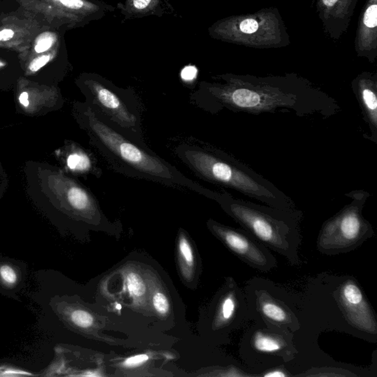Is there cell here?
I'll return each instance as SVG.
<instances>
[{
	"instance_id": "8992f818",
	"label": "cell",
	"mask_w": 377,
	"mask_h": 377,
	"mask_svg": "<svg viewBox=\"0 0 377 377\" xmlns=\"http://www.w3.org/2000/svg\"><path fill=\"white\" fill-rule=\"evenodd\" d=\"M250 321L295 334L300 327V294L262 277L245 287Z\"/></svg>"
},
{
	"instance_id": "83f0119b",
	"label": "cell",
	"mask_w": 377,
	"mask_h": 377,
	"mask_svg": "<svg viewBox=\"0 0 377 377\" xmlns=\"http://www.w3.org/2000/svg\"><path fill=\"white\" fill-rule=\"evenodd\" d=\"M337 2H338V0H323V3L327 7H332V6H335Z\"/></svg>"
},
{
	"instance_id": "277c9868",
	"label": "cell",
	"mask_w": 377,
	"mask_h": 377,
	"mask_svg": "<svg viewBox=\"0 0 377 377\" xmlns=\"http://www.w3.org/2000/svg\"><path fill=\"white\" fill-rule=\"evenodd\" d=\"M214 201L265 247L284 257L292 266L301 265V211L262 206L235 198L225 191L218 192Z\"/></svg>"
},
{
	"instance_id": "7c38bea8",
	"label": "cell",
	"mask_w": 377,
	"mask_h": 377,
	"mask_svg": "<svg viewBox=\"0 0 377 377\" xmlns=\"http://www.w3.org/2000/svg\"><path fill=\"white\" fill-rule=\"evenodd\" d=\"M168 0H124L117 8L126 19L142 18L148 16H162Z\"/></svg>"
},
{
	"instance_id": "9c48e42d",
	"label": "cell",
	"mask_w": 377,
	"mask_h": 377,
	"mask_svg": "<svg viewBox=\"0 0 377 377\" xmlns=\"http://www.w3.org/2000/svg\"><path fill=\"white\" fill-rule=\"evenodd\" d=\"M322 275L349 329L350 335L376 343V314L357 278L349 275Z\"/></svg>"
},
{
	"instance_id": "2e32d148",
	"label": "cell",
	"mask_w": 377,
	"mask_h": 377,
	"mask_svg": "<svg viewBox=\"0 0 377 377\" xmlns=\"http://www.w3.org/2000/svg\"><path fill=\"white\" fill-rule=\"evenodd\" d=\"M71 321L73 324L81 328H89L93 324L94 318L88 312L82 310H76L71 312Z\"/></svg>"
},
{
	"instance_id": "3957f363",
	"label": "cell",
	"mask_w": 377,
	"mask_h": 377,
	"mask_svg": "<svg viewBox=\"0 0 377 377\" xmlns=\"http://www.w3.org/2000/svg\"><path fill=\"white\" fill-rule=\"evenodd\" d=\"M174 153L197 177L205 181L238 191L270 207L297 209L290 198L276 186L222 151L182 143Z\"/></svg>"
},
{
	"instance_id": "e0dca14e",
	"label": "cell",
	"mask_w": 377,
	"mask_h": 377,
	"mask_svg": "<svg viewBox=\"0 0 377 377\" xmlns=\"http://www.w3.org/2000/svg\"><path fill=\"white\" fill-rule=\"evenodd\" d=\"M363 23L369 29H376L377 26V6L372 4L369 6L364 14Z\"/></svg>"
},
{
	"instance_id": "ffe728a7",
	"label": "cell",
	"mask_w": 377,
	"mask_h": 377,
	"mask_svg": "<svg viewBox=\"0 0 377 377\" xmlns=\"http://www.w3.org/2000/svg\"><path fill=\"white\" fill-rule=\"evenodd\" d=\"M53 44V37L50 33H44L38 40L37 44L35 46V50L38 53L45 52L50 48Z\"/></svg>"
},
{
	"instance_id": "f546056e",
	"label": "cell",
	"mask_w": 377,
	"mask_h": 377,
	"mask_svg": "<svg viewBox=\"0 0 377 377\" xmlns=\"http://www.w3.org/2000/svg\"><path fill=\"white\" fill-rule=\"evenodd\" d=\"M0 66H2V64H1V63H0Z\"/></svg>"
},
{
	"instance_id": "d6986e66",
	"label": "cell",
	"mask_w": 377,
	"mask_h": 377,
	"mask_svg": "<svg viewBox=\"0 0 377 377\" xmlns=\"http://www.w3.org/2000/svg\"><path fill=\"white\" fill-rule=\"evenodd\" d=\"M261 377H292V373L285 366L280 365L268 369L261 373Z\"/></svg>"
},
{
	"instance_id": "4fadbf2b",
	"label": "cell",
	"mask_w": 377,
	"mask_h": 377,
	"mask_svg": "<svg viewBox=\"0 0 377 377\" xmlns=\"http://www.w3.org/2000/svg\"><path fill=\"white\" fill-rule=\"evenodd\" d=\"M67 166L70 170L92 173L96 178L102 176V170L98 166V162L93 163L90 156L86 153H74L69 155L67 159Z\"/></svg>"
},
{
	"instance_id": "cb8c5ba5",
	"label": "cell",
	"mask_w": 377,
	"mask_h": 377,
	"mask_svg": "<svg viewBox=\"0 0 377 377\" xmlns=\"http://www.w3.org/2000/svg\"><path fill=\"white\" fill-rule=\"evenodd\" d=\"M50 59V55H43V56L36 58V59L33 60V61L31 62V63H30L29 66L30 71H38V70L41 69V67H43L46 63H48Z\"/></svg>"
},
{
	"instance_id": "7402d4cb",
	"label": "cell",
	"mask_w": 377,
	"mask_h": 377,
	"mask_svg": "<svg viewBox=\"0 0 377 377\" xmlns=\"http://www.w3.org/2000/svg\"><path fill=\"white\" fill-rule=\"evenodd\" d=\"M179 250L181 251V255L185 259L186 262L189 264H192L194 257L192 248H191L190 245L189 244L187 240L184 238H181V240H180Z\"/></svg>"
},
{
	"instance_id": "6da1fadb",
	"label": "cell",
	"mask_w": 377,
	"mask_h": 377,
	"mask_svg": "<svg viewBox=\"0 0 377 377\" xmlns=\"http://www.w3.org/2000/svg\"><path fill=\"white\" fill-rule=\"evenodd\" d=\"M224 83L201 82L191 95L197 106L211 114L225 109L257 114L294 112L298 116L330 117L339 109L333 98L300 80L219 76Z\"/></svg>"
},
{
	"instance_id": "30bf717a",
	"label": "cell",
	"mask_w": 377,
	"mask_h": 377,
	"mask_svg": "<svg viewBox=\"0 0 377 377\" xmlns=\"http://www.w3.org/2000/svg\"><path fill=\"white\" fill-rule=\"evenodd\" d=\"M210 225L225 246L248 266L262 273H269L277 267V259L270 249L247 231L221 225L214 221L210 222Z\"/></svg>"
},
{
	"instance_id": "44dd1931",
	"label": "cell",
	"mask_w": 377,
	"mask_h": 377,
	"mask_svg": "<svg viewBox=\"0 0 377 377\" xmlns=\"http://www.w3.org/2000/svg\"><path fill=\"white\" fill-rule=\"evenodd\" d=\"M259 29V23L254 19H246L240 22V30L245 34H253Z\"/></svg>"
},
{
	"instance_id": "f1b7e54d",
	"label": "cell",
	"mask_w": 377,
	"mask_h": 377,
	"mask_svg": "<svg viewBox=\"0 0 377 377\" xmlns=\"http://www.w3.org/2000/svg\"><path fill=\"white\" fill-rule=\"evenodd\" d=\"M117 308L120 310V309L122 308V307H121L120 305H117Z\"/></svg>"
},
{
	"instance_id": "9a60e30c",
	"label": "cell",
	"mask_w": 377,
	"mask_h": 377,
	"mask_svg": "<svg viewBox=\"0 0 377 377\" xmlns=\"http://www.w3.org/2000/svg\"><path fill=\"white\" fill-rule=\"evenodd\" d=\"M126 282L130 295L134 298L142 297L145 293L146 288L144 281L137 273H128L126 277Z\"/></svg>"
},
{
	"instance_id": "ac0fdd59",
	"label": "cell",
	"mask_w": 377,
	"mask_h": 377,
	"mask_svg": "<svg viewBox=\"0 0 377 377\" xmlns=\"http://www.w3.org/2000/svg\"><path fill=\"white\" fill-rule=\"evenodd\" d=\"M154 308L161 315H166L169 312L170 304L167 297L162 292H157L153 298Z\"/></svg>"
},
{
	"instance_id": "7a4b0ae2",
	"label": "cell",
	"mask_w": 377,
	"mask_h": 377,
	"mask_svg": "<svg viewBox=\"0 0 377 377\" xmlns=\"http://www.w3.org/2000/svg\"><path fill=\"white\" fill-rule=\"evenodd\" d=\"M81 121L90 136L91 145L117 173L182 192H194L213 200L217 198L218 192L189 179L147 146L130 139L87 103L81 108Z\"/></svg>"
},
{
	"instance_id": "603a6c76",
	"label": "cell",
	"mask_w": 377,
	"mask_h": 377,
	"mask_svg": "<svg viewBox=\"0 0 377 377\" xmlns=\"http://www.w3.org/2000/svg\"><path fill=\"white\" fill-rule=\"evenodd\" d=\"M149 357L147 354H139V355L130 357L124 361L123 365L125 367H136L147 362L148 360Z\"/></svg>"
},
{
	"instance_id": "5bb4252c",
	"label": "cell",
	"mask_w": 377,
	"mask_h": 377,
	"mask_svg": "<svg viewBox=\"0 0 377 377\" xmlns=\"http://www.w3.org/2000/svg\"><path fill=\"white\" fill-rule=\"evenodd\" d=\"M20 276L17 269L9 264L0 265V282L9 288H12L19 282Z\"/></svg>"
},
{
	"instance_id": "484cf974",
	"label": "cell",
	"mask_w": 377,
	"mask_h": 377,
	"mask_svg": "<svg viewBox=\"0 0 377 377\" xmlns=\"http://www.w3.org/2000/svg\"><path fill=\"white\" fill-rule=\"evenodd\" d=\"M14 31L10 29H5L0 31V41H9L14 36Z\"/></svg>"
},
{
	"instance_id": "52a82bcc",
	"label": "cell",
	"mask_w": 377,
	"mask_h": 377,
	"mask_svg": "<svg viewBox=\"0 0 377 377\" xmlns=\"http://www.w3.org/2000/svg\"><path fill=\"white\" fill-rule=\"evenodd\" d=\"M346 195L351 198V203L327 219L318 234L316 247L324 255L351 252L374 236L373 227L362 215L368 192L352 191Z\"/></svg>"
},
{
	"instance_id": "d4e9b609",
	"label": "cell",
	"mask_w": 377,
	"mask_h": 377,
	"mask_svg": "<svg viewBox=\"0 0 377 377\" xmlns=\"http://www.w3.org/2000/svg\"><path fill=\"white\" fill-rule=\"evenodd\" d=\"M197 76V69L195 67L192 66H188V67H185V69L183 70L182 76L183 79L186 81H190L193 79V78L196 77Z\"/></svg>"
},
{
	"instance_id": "5b68a950",
	"label": "cell",
	"mask_w": 377,
	"mask_h": 377,
	"mask_svg": "<svg viewBox=\"0 0 377 377\" xmlns=\"http://www.w3.org/2000/svg\"><path fill=\"white\" fill-rule=\"evenodd\" d=\"M87 104L112 126L130 139L146 145L142 128L143 107L132 90H125L98 74H88L83 81Z\"/></svg>"
},
{
	"instance_id": "4316f807",
	"label": "cell",
	"mask_w": 377,
	"mask_h": 377,
	"mask_svg": "<svg viewBox=\"0 0 377 377\" xmlns=\"http://www.w3.org/2000/svg\"><path fill=\"white\" fill-rule=\"evenodd\" d=\"M28 94L27 92H22L20 96V102L22 106L28 107L29 106V100H28Z\"/></svg>"
},
{
	"instance_id": "ba28073f",
	"label": "cell",
	"mask_w": 377,
	"mask_h": 377,
	"mask_svg": "<svg viewBox=\"0 0 377 377\" xmlns=\"http://www.w3.org/2000/svg\"><path fill=\"white\" fill-rule=\"evenodd\" d=\"M297 354L292 332L259 323H253L245 330L239 345V355L243 365L258 377L268 369L286 365Z\"/></svg>"
},
{
	"instance_id": "8fae6325",
	"label": "cell",
	"mask_w": 377,
	"mask_h": 377,
	"mask_svg": "<svg viewBox=\"0 0 377 377\" xmlns=\"http://www.w3.org/2000/svg\"><path fill=\"white\" fill-rule=\"evenodd\" d=\"M353 90L370 128L367 139L377 143V84L371 76H360L353 82Z\"/></svg>"
}]
</instances>
